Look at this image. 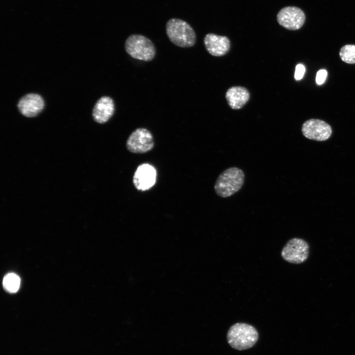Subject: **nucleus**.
Here are the masks:
<instances>
[{"label": "nucleus", "instance_id": "1a4fd4ad", "mask_svg": "<svg viewBox=\"0 0 355 355\" xmlns=\"http://www.w3.org/2000/svg\"><path fill=\"white\" fill-rule=\"evenodd\" d=\"M156 175V171L153 166L147 163L142 164L138 167L134 175V185L139 190H148L154 185Z\"/></svg>", "mask_w": 355, "mask_h": 355}, {"label": "nucleus", "instance_id": "f8f14e48", "mask_svg": "<svg viewBox=\"0 0 355 355\" xmlns=\"http://www.w3.org/2000/svg\"><path fill=\"white\" fill-rule=\"evenodd\" d=\"M115 111V104L110 97H101L96 103L92 111V116L97 123L103 124L107 122Z\"/></svg>", "mask_w": 355, "mask_h": 355}, {"label": "nucleus", "instance_id": "9d476101", "mask_svg": "<svg viewBox=\"0 0 355 355\" xmlns=\"http://www.w3.org/2000/svg\"><path fill=\"white\" fill-rule=\"evenodd\" d=\"M44 102L42 97L35 93H29L19 101L17 107L20 112L27 117H34L43 110Z\"/></svg>", "mask_w": 355, "mask_h": 355}, {"label": "nucleus", "instance_id": "4468645a", "mask_svg": "<svg viewBox=\"0 0 355 355\" xmlns=\"http://www.w3.org/2000/svg\"><path fill=\"white\" fill-rule=\"evenodd\" d=\"M4 289L11 293L16 292L20 284V278L14 273H9L3 278L2 282Z\"/></svg>", "mask_w": 355, "mask_h": 355}, {"label": "nucleus", "instance_id": "ddd939ff", "mask_svg": "<svg viewBox=\"0 0 355 355\" xmlns=\"http://www.w3.org/2000/svg\"><path fill=\"white\" fill-rule=\"evenodd\" d=\"M249 93L245 87L233 86L229 88L225 94L228 105L233 109H239L248 101Z\"/></svg>", "mask_w": 355, "mask_h": 355}, {"label": "nucleus", "instance_id": "39448f33", "mask_svg": "<svg viewBox=\"0 0 355 355\" xmlns=\"http://www.w3.org/2000/svg\"><path fill=\"white\" fill-rule=\"evenodd\" d=\"M309 253L308 243L302 239L294 238L286 243L282 250L281 255L288 262L300 264L307 259Z\"/></svg>", "mask_w": 355, "mask_h": 355}, {"label": "nucleus", "instance_id": "dca6fc26", "mask_svg": "<svg viewBox=\"0 0 355 355\" xmlns=\"http://www.w3.org/2000/svg\"><path fill=\"white\" fill-rule=\"evenodd\" d=\"M305 72V68L302 64H299L295 67L294 77L296 80L301 79Z\"/></svg>", "mask_w": 355, "mask_h": 355}, {"label": "nucleus", "instance_id": "9b49d317", "mask_svg": "<svg viewBox=\"0 0 355 355\" xmlns=\"http://www.w3.org/2000/svg\"><path fill=\"white\" fill-rule=\"evenodd\" d=\"M204 43L207 51L214 56L225 55L230 48V41L227 37L212 33L205 36Z\"/></svg>", "mask_w": 355, "mask_h": 355}, {"label": "nucleus", "instance_id": "2eb2a0df", "mask_svg": "<svg viewBox=\"0 0 355 355\" xmlns=\"http://www.w3.org/2000/svg\"><path fill=\"white\" fill-rule=\"evenodd\" d=\"M339 55L343 62L348 64H355V45L343 46L340 50Z\"/></svg>", "mask_w": 355, "mask_h": 355}, {"label": "nucleus", "instance_id": "7ed1b4c3", "mask_svg": "<svg viewBox=\"0 0 355 355\" xmlns=\"http://www.w3.org/2000/svg\"><path fill=\"white\" fill-rule=\"evenodd\" d=\"M243 171L237 167L225 170L218 177L214 190L217 195L222 198L232 196L239 191L244 182Z\"/></svg>", "mask_w": 355, "mask_h": 355}, {"label": "nucleus", "instance_id": "6e6552de", "mask_svg": "<svg viewBox=\"0 0 355 355\" xmlns=\"http://www.w3.org/2000/svg\"><path fill=\"white\" fill-rule=\"evenodd\" d=\"M279 24L289 30H297L303 25L305 20L304 12L295 6L283 8L277 14Z\"/></svg>", "mask_w": 355, "mask_h": 355}, {"label": "nucleus", "instance_id": "20e7f679", "mask_svg": "<svg viewBox=\"0 0 355 355\" xmlns=\"http://www.w3.org/2000/svg\"><path fill=\"white\" fill-rule=\"evenodd\" d=\"M124 47L126 53L135 59L149 62L156 55V48L153 43L143 35H130L126 39Z\"/></svg>", "mask_w": 355, "mask_h": 355}, {"label": "nucleus", "instance_id": "0eeeda50", "mask_svg": "<svg viewBox=\"0 0 355 355\" xmlns=\"http://www.w3.org/2000/svg\"><path fill=\"white\" fill-rule=\"evenodd\" d=\"M301 131L304 137L310 140L324 141L332 134L330 126L325 121L318 119H311L302 125Z\"/></svg>", "mask_w": 355, "mask_h": 355}, {"label": "nucleus", "instance_id": "423d86ee", "mask_svg": "<svg viewBox=\"0 0 355 355\" xmlns=\"http://www.w3.org/2000/svg\"><path fill=\"white\" fill-rule=\"evenodd\" d=\"M126 145L127 149L132 153H146L154 147L153 137L147 129L139 128L130 135Z\"/></svg>", "mask_w": 355, "mask_h": 355}, {"label": "nucleus", "instance_id": "f257e3e1", "mask_svg": "<svg viewBox=\"0 0 355 355\" xmlns=\"http://www.w3.org/2000/svg\"><path fill=\"white\" fill-rule=\"evenodd\" d=\"M259 337L257 330L253 326L246 323H236L229 329L227 340L233 349L242 351L252 347Z\"/></svg>", "mask_w": 355, "mask_h": 355}, {"label": "nucleus", "instance_id": "f03ea898", "mask_svg": "<svg viewBox=\"0 0 355 355\" xmlns=\"http://www.w3.org/2000/svg\"><path fill=\"white\" fill-rule=\"evenodd\" d=\"M166 31L169 40L175 45L182 48L190 47L196 41V34L186 22L178 18H172L167 23Z\"/></svg>", "mask_w": 355, "mask_h": 355}, {"label": "nucleus", "instance_id": "f3484780", "mask_svg": "<svg viewBox=\"0 0 355 355\" xmlns=\"http://www.w3.org/2000/svg\"><path fill=\"white\" fill-rule=\"evenodd\" d=\"M327 75V72L325 70H319L316 75V81L319 85L322 84L325 80Z\"/></svg>", "mask_w": 355, "mask_h": 355}]
</instances>
